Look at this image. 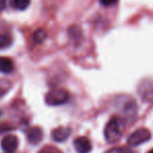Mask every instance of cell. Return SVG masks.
Here are the masks:
<instances>
[{
    "mask_svg": "<svg viewBox=\"0 0 153 153\" xmlns=\"http://www.w3.org/2000/svg\"><path fill=\"white\" fill-rule=\"evenodd\" d=\"M137 92L146 102H153V79H146L139 85Z\"/></svg>",
    "mask_w": 153,
    "mask_h": 153,
    "instance_id": "obj_5",
    "label": "cell"
},
{
    "mask_svg": "<svg viewBox=\"0 0 153 153\" xmlns=\"http://www.w3.org/2000/svg\"><path fill=\"white\" fill-rule=\"evenodd\" d=\"M5 6H6V0H0V12H2L5 8Z\"/></svg>",
    "mask_w": 153,
    "mask_h": 153,
    "instance_id": "obj_16",
    "label": "cell"
},
{
    "mask_svg": "<svg viewBox=\"0 0 153 153\" xmlns=\"http://www.w3.org/2000/svg\"><path fill=\"white\" fill-rule=\"evenodd\" d=\"M5 94H6L5 90H3V89H1V88H0V98H2V97H3Z\"/></svg>",
    "mask_w": 153,
    "mask_h": 153,
    "instance_id": "obj_17",
    "label": "cell"
},
{
    "mask_svg": "<svg viewBox=\"0 0 153 153\" xmlns=\"http://www.w3.org/2000/svg\"><path fill=\"white\" fill-rule=\"evenodd\" d=\"M74 147L78 153H90L92 150V144L89 139L79 137L74 141Z\"/></svg>",
    "mask_w": 153,
    "mask_h": 153,
    "instance_id": "obj_7",
    "label": "cell"
},
{
    "mask_svg": "<svg viewBox=\"0 0 153 153\" xmlns=\"http://www.w3.org/2000/svg\"><path fill=\"white\" fill-rule=\"evenodd\" d=\"M30 1L31 0H14V1H13V5H14V7L16 8V10H24L29 6Z\"/></svg>",
    "mask_w": 153,
    "mask_h": 153,
    "instance_id": "obj_12",
    "label": "cell"
},
{
    "mask_svg": "<svg viewBox=\"0 0 153 153\" xmlns=\"http://www.w3.org/2000/svg\"><path fill=\"white\" fill-rule=\"evenodd\" d=\"M71 134V128L70 127H66V126H61L55 128L54 130L52 131V139L54 140L55 142H59V143H62V142H65Z\"/></svg>",
    "mask_w": 153,
    "mask_h": 153,
    "instance_id": "obj_8",
    "label": "cell"
},
{
    "mask_svg": "<svg viewBox=\"0 0 153 153\" xmlns=\"http://www.w3.org/2000/svg\"><path fill=\"white\" fill-rule=\"evenodd\" d=\"M43 139V131L40 127H34L28 130L27 132V140L32 145L39 144Z\"/></svg>",
    "mask_w": 153,
    "mask_h": 153,
    "instance_id": "obj_9",
    "label": "cell"
},
{
    "mask_svg": "<svg viewBox=\"0 0 153 153\" xmlns=\"http://www.w3.org/2000/svg\"><path fill=\"white\" fill-rule=\"evenodd\" d=\"M14 71V62L8 57H0V72L10 74Z\"/></svg>",
    "mask_w": 153,
    "mask_h": 153,
    "instance_id": "obj_10",
    "label": "cell"
},
{
    "mask_svg": "<svg viewBox=\"0 0 153 153\" xmlns=\"http://www.w3.org/2000/svg\"><path fill=\"white\" fill-rule=\"evenodd\" d=\"M119 103V109H121L122 115L126 119H132L137 114V103L134 99L128 96H123L118 99Z\"/></svg>",
    "mask_w": 153,
    "mask_h": 153,
    "instance_id": "obj_2",
    "label": "cell"
},
{
    "mask_svg": "<svg viewBox=\"0 0 153 153\" xmlns=\"http://www.w3.org/2000/svg\"><path fill=\"white\" fill-rule=\"evenodd\" d=\"M47 39V32L44 29L40 28L34 31L33 33V41L36 44H42L45 40Z\"/></svg>",
    "mask_w": 153,
    "mask_h": 153,
    "instance_id": "obj_11",
    "label": "cell"
},
{
    "mask_svg": "<svg viewBox=\"0 0 153 153\" xmlns=\"http://www.w3.org/2000/svg\"><path fill=\"white\" fill-rule=\"evenodd\" d=\"M124 130V120L121 117L111 118L104 129V137L108 144L117 143L123 135Z\"/></svg>",
    "mask_w": 153,
    "mask_h": 153,
    "instance_id": "obj_1",
    "label": "cell"
},
{
    "mask_svg": "<svg viewBox=\"0 0 153 153\" xmlns=\"http://www.w3.org/2000/svg\"><path fill=\"white\" fill-rule=\"evenodd\" d=\"M12 44V40L8 36H4V34H0V49H5L10 46Z\"/></svg>",
    "mask_w": 153,
    "mask_h": 153,
    "instance_id": "obj_13",
    "label": "cell"
},
{
    "mask_svg": "<svg viewBox=\"0 0 153 153\" xmlns=\"http://www.w3.org/2000/svg\"><path fill=\"white\" fill-rule=\"evenodd\" d=\"M148 153H153V149H152V150H150V151L148 152Z\"/></svg>",
    "mask_w": 153,
    "mask_h": 153,
    "instance_id": "obj_18",
    "label": "cell"
},
{
    "mask_svg": "<svg viewBox=\"0 0 153 153\" xmlns=\"http://www.w3.org/2000/svg\"><path fill=\"white\" fill-rule=\"evenodd\" d=\"M100 3L104 6H111L118 2V0H99Z\"/></svg>",
    "mask_w": 153,
    "mask_h": 153,
    "instance_id": "obj_15",
    "label": "cell"
},
{
    "mask_svg": "<svg viewBox=\"0 0 153 153\" xmlns=\"http://www.w3.org/2000/svg\"><path fill=\"white\" fill-rule=\"evenodd\" d=\"M69 100V93L64 89H57L50 91L46 95L45 101L48 105L51 106H59L65 104Z\"/></svg>",
    "mask_w": 153,
    "mask_h": 153,
    "instance_id": "obj_3",
    "label": "cell"
},
{
    "mask_svg": "<svg viewBox=\"0 0 153 153\" xmlns=\"http://www.w3.org/2000/svg\"><path fill=\"white\" fill-rule=\"evenodd\" d=\"M150 137H151V132L147 128H140L129 135L127 144L130 147H135V146L142 145V144L148 142Z\"/></svg>",
    "mask_w": 153,
    "mask_h": 153,
    "instance_id": "obj_4",
    "label": "cell"
},
{
    "mask_svg": "<svg viewBox=\"0 0 153 153\" xmlns=\"http://www.w3.org/2000/svg\"><path fill=\"white\" fill-rule=\"evenodd\" d=\"M106 153H134L131 151L129 148H113V149L108 150Z\"/></svg>",
    "mask_w": 153,
    "mask_h": 153,
    "instance_id": "obj_14",
    "label": "cell"
},
{
    "mask_svg": "<svg viewBox=\"0 0 153 153\" xmlns=\"http://www.w3.org/2000/svg\"><path fill=\"white\" fill-rule=\"evenodd\" d=\"M18 147V139L15 135H6L1 141V148L5 153H14Z\"/></svg>",
    "mask_w": 153,
    "mask_h": 153,
    "instance_id": "obj_6",
    "label": "cell"
}]
</instances>
